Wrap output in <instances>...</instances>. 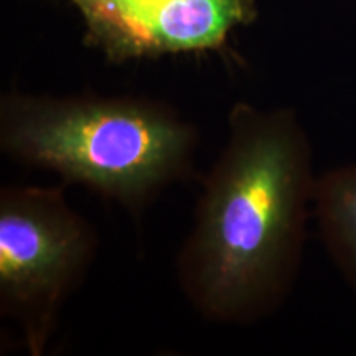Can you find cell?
<instances>
[{
  "mask_svg": "<svg viewBox=\"0 0 356 356\" xmlns=\"http://www.w3.org/2000/svg\"><path fill=\"white\" fill-rule=\"evenodd\" d=\"M315 184L312 142L296 111L236 102L177 256L178 286L203 318L252 325L286 304Z\"/></svg>",
  "mask_w": 356,
  "mask_h": 356,
  "instance_id": "cell-1",
  "label": "cell"
},
{
  "mask_svg": "<svg viewBox=\"0 0 356 356\" xmlns=\"http://www.w3.org/2000/svg\"><path fill=\"white\" fill-rule=\"evenodd\" d=\"M198 134L163 101L140 96L0 97V149L15 162L139 213L193 167Z\"/></svg>",
  "mask_w": 356,
  "mask_h": 356,
  "instance_id": "cell-2",
  "label": "cell"
},
{
  "mask_svg": "<svg viewBox=\"0 0 356 356\" xmlns=\"http://www.w3.org/2000/svg\"><path fill=\"white\" fill-rule=\"evenodd\" d=\"M97 233L60 186L7 185L0 191V315L42 356L65 302L81 286Z\"/></svg>",
  "mask_w": 356,
  "mask_h": 356,
  "instance_id": "cell-3",
  "label": "cell"
},
{
  "mask_svg": "<svg viewBox=\"0 0 356 356\" xmlns=\"http://www.w3.org/2000/svg\"><path fill=\"white\" fill-rule=\"evenodd\" d=\"M84 42L113 63L221 50L233 30L256 20V0H68Z\"/></svg>",
  "mask_w": 356,
  "mask_h": 356,
  "instance_id": "cell-4",
  "label": "cell"
},
{
  "mask_svg": "<svg viewBox=\"0 0 356 356\" xmlns=\"http://www.w3.org/2000/svg\"><path fill=\"white\" fill-rule=\"evenodd\" d=\"M314 218L325 251L356 291V162L317 177Z\"/></svg>",
  "mask_w": 356,
  "mask_h": 356,
  "instance_id": "cell-5",
  "label": "cell"
}]
</instances>
